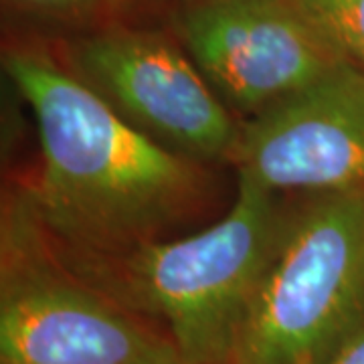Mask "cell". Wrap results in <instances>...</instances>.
I'll return each instance as SVG.
<instances>
[{
	"label": "cell",
	"mask_w": 364,
	"mask_h": 364,
	"mask_svg": "<svg viewBox=\"0 0 364 364\" xmlns=\"http://www.w3.org/2000/svg\"><path fill=\"white\" fill-rule=\"evenodd\" d=\"M2 63L39 134L37 176L18 193L57 247L114 253L203 210V162L138 130L47 51L16 47Z\"/></svg>",
	"instance_id": "1"
},
{
	"label": "cell",
	"mask_w": 364,
	"mask_h": 364,
	"mask_svg": "<svg viewBox=\"0 0 364 364\" xmlns=\"http://www.w3.org/2000/svg\"><path fill=\"white\" fill-rule=\"evenodd\" d=\"M287 213L282 196L237 176L227 215L195 235L114 253H73L49 241L67 267L156 324L186 363L231 364Z\"/></svg>",
	"instance_id": "2"
},
{
	"label": "cell",
	"mask_w": 364,
	"mask_h": 364,
	"mask_svg": "<svg viewBox=\"0 0 364 364\" xmlns=\"http://www.w3.org/2000/svg\"><path fill=\"white\" fill-rule=\"evenodd\" d=\"M289 208L231 364H320L364 332V188Z\"/></svg>",
	"instance_id": "3"
},
{
	"label": "cell",
	"mask_w": 364,
	"mask_h": 364,
	"mask_svg": "<svg viewBox=\"0 0 364 364\" xmlns=\"http://www.w3.org/2000/svg\"><path fill=\"white\" fill-rule=\"evenodd\" d=\"M2 364H178L168 336L67 267L21 193L2 215Z\"/></svg>",
	"instance_id": "4"
},
{
	"label": "cell",
	"mask_w": 364,
	"mask_h": 364,
	"mask_svg": "<svg viewBox=\"0 0 364 364\" xmlns=\"http://www.w3.org/2000/svg\"><path fill=\"white\" fill-rule=\"evenodd\" d=\"M63 63L156 142L198 162H231L241 122L166 35L107 26L77 41Z\"/></svg>",
	"instance_id": "5"
},
{
	"label": "cell",
	"mask_w": 364,
	"mask_h": 364,
	"mask_svg": "<svg viewBox=\"0 0 364 364\" xmlns=\"http://www.w3.org/2000/svg\"><path fill=\"white\" fill-rule=\"evenodd\" d=\"M231 164L239 178L277 196L364 188V69L340 59L241 122Z\"/></svg>",
	"instance_id": "6"
},
{
	"label": "cell",
	"mask_w": 364,
	"mask_h": 364,
	"mask_svg": "<svg viewBox=\"0 0 364 364\" xmlns=\"http://www.w3.org/2000/svg\"><path fill=\"white\" fill-rule=\"evenodd\" d=\"M176 33L225 105L245 119L340 61L289 0H193Z\"/></svg>",
	"instance_id": "7"
},
{
	"label": "cell",
	"mask_w": 364,
	"mask_h": 364,
	"mask_svg": "<svg viewBox=\"0 0 364 364\" xmlns=\"http://www.w3.org/2000/svg\"><path fill=\"white\" fill-rule=\"evenodd\" d=\"M338 59L364 69V0H289Z\"/></svg>",
	"instance_id": "8"
},
{
	"label": "cell",
	"mask_w": 364,
	"mask_h": 364,
	"mask_svg": "<svg viewBox=\"0 0 364 364\" xmlns=\"http://www.w3.org/2000/svg\"><path fill=\"white\" fill-rule=\"evenodd\" d=\"M26 11L47 14L55 18H83L104 11L114 0H14Z\"/></svg>",
	"instance_id": "9"
},
{
	"label": "cell",
	"mask_w": 364,
	"mask_h": 364,
	"mask_svg": "<svg viewBox=\"0 0 364 364\" xmlns=\"http://www.w3.org/2000/svg\"><path fill=\"white\" fill-rule=\"evenodd\" d=\"M320 364H364V332L356 334Z\"/></svg>",
	"instance_id": "10"
},
{
	"label": "cell",
	"mask_w": 364,
	"mask_h": 364,
	"mask_svg": "<svg viewBox=\"0 0 364 364\" xmlns=\"http://www.w3.org/2000/svg\"><path fill=\"white\" fill-rule=\"evenodd\" d=\"M184 2H193V0H184Z\"/></svg>",
	"instance_id": "11"
},
{
	"label": "cell",
	"mask_w": 364,
	"mask_h": 364,
	"mask_svg": "<svg viewBox=\"0 0 364 364\" xmlns=\"http://www.w3.org/2000/svg\"><path fill=\"white\" fill-rule=\"evenodd\" d=\"M178 364H188V363H178Z\"/></svg>",
	"instance_id": "12"
}]
</instances>
